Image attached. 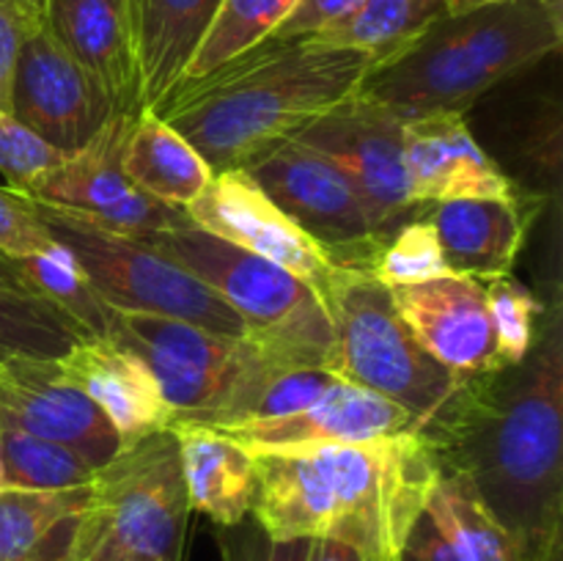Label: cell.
<instances>
[{"label":"cell","instance_id":"obj_29","mask_svg":"<svg viewBox=\"0 0 563 561\" xmlns=\"http://www.w3.org/2000/svg\"><path fill=\"white\" fill-rule=\"evenodd\" d=\"M0 267L14 284L25 286L27 292L53 302L66 317L75 319L88 336H104L108 306L88 284L75 256L60 242L53 251L31 253V256H3L0 253Z\"/></svg>","mask_w":563,"mask_h":561},{"label":"cell","instance_id":"obj_9","mask_svg":"<svg viewBox=\"0 0 563 561\" xmlns=\"http://www.w3.org/2000/svg\"><path fill=\"white\" fill-rule=\"evenodd\" d=\"M38 220L86 273L104 306L115 311L185 319L198 328L247 339L242 319L176 258L143 237L108 229L86 215L31 198Z\"/></svg>","mask_w":563,"mask_h":561},{"label":"cell","instance_id":"obj_22","mask_svg":"<svg viewBox=\"0 0 563 561\" xmlns=\"http://www.w3.org/2000/svg\"><path fill=\"white\" fill-rule=\"evenodd\" d=\"M223 0H124L141 108H157L187 75Z\"/></svg>","mask_w":563,"mask_h":561},{"label":"cell","instance_id":"obj_21","mask_svg":"<svg viewBox=\"0 0 563 561\" xmlns=\"http://www.w3.org/2000/svg\"><path fill=\"white\" fill-rule=\"evenodd\" d=\"M44 25L119 113H141L124 0H44Z\"/></svg>","mask_w":563,"mask_h":561},{"label":"cell","instance_id":"obj_25","mask_svg":"<svg viewBox=\"0 0 563 561\" xmlns=\"http://www.w3.org/2000/svg\"><path fill=\"white\" fill-rule=\"evenodd\" d=\"M121 168L137 190L176 209H187L214 176L201 154L152 110L132 121Z\"/></svg>","mask_w":563,"mask_h":561},{"label":"cell","instance_id":"obj_1","mask_svg":"<svg viewBox=\"0 0 563 561\" xmlns=\"http://www.w3.org/2000/svg\"><path fill=\"white\" fill-rule=\"evenodd\" d=\"M517 366L471 383L434 443L440 468L460 476L515 539L526 561H561L563 522V324L553 300Z\"/></svg>","mask_w":563,"mask_h":561},{"label":"cell","instance_id":"obj_43","mask_svg":"<svg viewBox=\"0 0 563 561\" xmlns=\"http://www.w3.org/2000/svg\"><path fill=\"white\" fill-rule=\"evenodd\" d=\"M542 3H548L550 9H553V11H559V14H563V9H561V0H542Z\"/></svg>","mask_w":563,"mask_h":561},{"label":"cell","instance_id":"obj_24","mask_svg":"<svg viewBox=\"0 0 563 561\" xmlns=\"http://www.w3.org/2000/svg\"><path fill=\"white\" fill-rule=\"evenodd\" d=\"M91 484L75 490L0 487V561H71Z\"/></svg>","mask_w":563,"mask_h":561},{"label":"cell","instance_id":"obj_5","mask_svg":"<svg viewBox=\"0 0 563 561\" xmlns=\"http://www.w3.org/2000/svg\"><path fill=\"white\" fill-rule=\"evenodd\" d=\"M319 297L333 324L335 377L401 407L434 449L473 380L454 377L418 344L390 289L368 270L335 267L319 286Z\"/></svg>","mask_w":563,"mask_h":561},{"label":"cell","instance_id":"obj_12","mask_svg":"<svg viewBox=\"0 0 563 561\" xmlns=\"http://www.w3.org/2000/svg\"><path fill=\"white\" fill-rule=\"evenodd\" d=\"M5 113L60 157H71L86 148L119 110L60 50L42 20L16 55Z\"/></svg>","mask_w":563,"mask_h":561},{"label":"cell","instance_id":"obj_20","mask_svg":"<svg viewBox=\"0 0 563 561\" xmlns=\"http://www.w3.org/2000/svg\"><path fill=\"white\" fill-rule=\"evenodd\" d=\"M58 369L110 418L124 446L137 443L174 421V413L146 363L108 336L82 339L71 346L69 355L60 358Z\"/></svg>","mask_w":563,"mask_h":561},{"label":"cell","instance_id":"obj_2","mask_svg":"<svg viewBox=\"0 0 563 561\" xmlns=\"http://www.w3.org/2000/svg\"><path fill=\"white\" fill-rule=\"evenodd\" d=\"M253 462L251 517L269 537L335 539L366 561H399L440 473L438 454L421 432L256 451Z\"/></svg>","mask_w":563,"mask_h":561},{"label":"cell","instance_id":"obj_30","mask_svg":"<svg viewBox=\"0 0 563 561\" xmlns=\"http://www.w3.org/2000/svg\"><path fill=\"white\" fill-rule=\"evenodd\" d=\"M93 473L97 468L66 446L0 427V487L75 490L91 484Z\"/></svg>","mask_w":563,"mask_h":561},{"label":"cell","instance_id":"obj_35","mask_svg":"<svg viewBox=\"0 0 563 561\" xmlns=\"http://www.w3.org/2000/svg\"><path fill=\"white\" fill-rule=\"evenodd\" d=\"M220 561H308L313 539H275L251 515L234 526H214Z\"/></svg>","mask_w":563,"mask_h":561},{"label":"cell","instance_id":"obj_39","mask_svg":"<svg viewBox=\"0 0 563 561\" xmlns=\"http://www.w3.org/2000/svg\"><path fill=\"white\" fill-rule=\"evenodd\" d=\"M363 0H297L291 14L278 25L269 38H313L322 31L333 28L335 22L346 20Z\"/></svg>","mask_w":563,"mask_h":561},{"label":"cell","instance_id":"obj_42","mask_svg":"<svg viewBox=\"0 0 563 561\" xmlns=\"http://www.w3.org/2000/svg\"><path fill=\"white\" fill-rule=\"evenodd\" d=\"M443 3L449 14H462V11L484 9V6H495V3H509V0H443Z\"/></svg>","mask_w":563,"mask_h":561},{"label":"cell","instance_id":"obj_7","mask_svg":"<svg viewBox=\"0 0 563 561\" xmlns=\"http://www.w3.org/2000/svg\"><path fill=\"white\" fill-rule=\"evenodd\" d=\"M148 242L209 286L247 330V339L291 366L335 374V339L319 292L269 258L247 253L192 220Z\"/></svg>","mask_w":563,"mask_h":561},{"label":"cell","instance_id":"obj_11","mask_svg":"<svg viewBox=\"0 0 563 561\" xmlns=\"http://www.w3.org/2000/svg\"><path fill=\"white\" fill-rule=\"evenodd\" d=\"M401 135L405 121L357 91L311 121L291 141L344 170L366 201L374 229L390 237L401 223L412 220V212L427 209L418 207L410 196Z\"/></svg>","mask_w":563,"mask_h":561},{"label":"cell","instance_id":"obj_14","mask_svg":"<svg viewBox=\"0 0 563 561\" xmlns=\"http://www.w3.org/2000/svg\"><path fill=\"white\" fill-rule=\"evenodd\" d=\"M0 427L66 446L97 471L124 449L110 418L64 377L58 361L0 363Z\"/></svg>","mask_w":563,"mask_h":561},{"label":"cell","instance_id":"obj_19","mask_svg":"<svg viewBox=\"0 0 563 561\" xmlns=\"http://www.w3.org/2000/svg\"><path fill=\"white\" fill-rule=\"evenodd\" d=\"M427 209L449 273L493 280L515 267L539 201L511 193L500 198H451Z\"/></svg>","mask_w":563,"mask_h":561},{"label":"cell","instance_id":"obj_41","mask_svg":"<svg viewBox=\"0 0 563 561\" xmlns=\"http://www.w3.org/2000/svg\"><path fill=\"white\" fill-rule=\"evenodd\" d=\"M308 561H366V559L344 542H335V539H313Z\"/></svg>","mask_w":563,"mask_h":561},{"label":"cell","instance_id":"obj_4","mask_svg":"<svg viewBox=\"0 0 563 561\" xmlns=\"http://www.w3.org/2000/svg\"><path fill=\"white\" fill-rule=\"evenodd\" d=\"M561 42L563 14L542 0L445 14L410 47L374 66L361 94L401 121L465 116L482 94L548 58Z\"/></svg>","mask_w":563,"mask_h":561},{"label":"cell","instance_id":"obj_8","mask_svg":"<svg viewBox=\"0 0 563 561\" xmlns=\"http://www.w3.org/2000/svg\"><path fill=\"white\" fill-rule=\"evenodd\" d=\"M190 512L176 429H157L93 473L71 561H181Z\"/></svg>","mask_w":563,"mask_h":561},{"label":"cell","instance_id":"obj_32","mask_svg":"<svg viewBox=\"0 0 563 561\" xmlns=\"http://www.w3.org/2000/svg\"><path fill=\"white\" fill-rule=\"evenodd\" d=\"M368 273L385 286H407L421 280L451 275L440 253L438 237L427 218H412L401 223L379 248Z\"/></svg>","mask_w":563,"mask_h":561},{"label":"cell","instance_id":"obj_15","mask_svg":"<svg viewBox=\"0 0 563 561\" xmlns=\"http://www.w3.org/2000/svg\"><path fill=\"white\" fill-rule=\"evenodd\" d=\"M198 229L247 253L269 258L319 292L335 264L328 253L297 229L242 168L220 170L185 209Z\"/></svg>","mask_w":563,"mask_h":561},{"label":"cell","instance_id":"obj_33","mask_svg":"<svg viewBox=\"0 0 563 561\" xmlns=\"http://www.w3.org/2000/svg\"><path fill=\"white\" fill-rule=\"evenodd\" d=\"M484 295H487L500 361L506 366H517L531 352L537 339V319H542L544 302L526 284L511 278V273L489 280Z\"/></svg>","mask_w":563,"mask_h":561},{"label":"cell","instance_id":"obj_40","mask_svg":"<svg viewBox=\"0 0 563 561\" xmlns=\"http://www.w3.org/2000/svg\"><path fill=\"white\" fill-rule=\"evenodd\" d=\"M401 553L410 556L412 561H462L460 556L454 553V548L445 542L443 534L438 531V526L429 520L427 512L412 522Z\"/></svg>","mask_w":563,"mask_h":561},{"label":"cell","instance_id":"obj_36","mask_svg":"<svg viewBox=\"0 0 563 561\" xmlns=\"http://www.w3.org/2000/svg\"><path fill=\"white\" fill-rule=\"evenodd\" d=\"M60 154L25 130L20 121L0 110V174L16 193L36 182L44 170L60 163Z\"/></svg>","mask_w":563,"mask_h":561},{"label":"cell","instance_id":"obj_18","mask_svg":"<svg viewBox=\"0 0 563 561\" xmlns=\"http://www.w3.org/2000/svg\"><path fill=\"white\" fill-rule=\"evenodd\" d=\"M401 157L418 207L451 198H500L515 193L504 170L471 135L465 116L443 113L405 121Z\"/></svg>","mask_w":563,"mask_h":561},{"label":"cell","instance_id":"obj_17","mask_svg":"<svg viewBox=\"0 0 563 561\" xmlns=\"http://www.w3.org/2000/svg\"><path fill=\"white\" fill-rule=\"evenodd\" d=\"M247 451H297L328 443H368L405 432H421L394 402L350 380H335L328 394L306 410L280 418L218 424L209 427ZM423 435V432H421Z\"/></svg>","mask_w":563,"mask_h":561},{"label":"cell","instance_id":"obj_3","mask_svg":"<svg viewBox=\"0 0 563 561\" xmlns=\"http://www.w3.org/2000/svg\"><path fill=\"white\" fill-rule=\"evenodd\" d=\"M374 69L366 53L319 38H267L209 75L159 99L157 113L203 163L242 168L361 91Z\"/></svg>","mask_w":563,"mask_h":561},{"label":"cell","instance_id":"obj_34","mask_svg":"<svg viewBox=\"0 0 563 561\" xmlns=\"http://www.w3.org/2000/svg\"><path fill=\"white\" fill-rule=\"evenodd\" d=\"M335 374L328 369L317 366H286L280 372H275L267 380V385L258 394L256 405H253L251 416L253 418H280L291 416V413L306 410L308 405H313L317 399H322L330 391V385L335 383Z\"/></svg>","mask_w":563,"mask_h":561},{"label":"cell","instance_id":"obj_44","mask_svg":"<svg viewBox=\"0 0 563 561\" xmlns=\"http://www.w3.org/2000/svg\"><path fill=\"white\" fill-rule=\"evenodd\" d=\"M399 561H412V559H410V556H407V553H401Z\"/></svg>","mask_w":563,"mask_h":561},{"label":"cell","instance_id":"obj_37","mask_svg":"<svg viewBox=\"0 0 563 561\" xmlns=\"http://www.w3.org/2000/svg\"><path fill=\"white\" fill-rule=\"evenodd\" d=\"M53 240L38 220L33 201L14 187L0 185V253L3 256H31V253L53 251Z\"/></svg>","mask_w":563,"mask_h":561},{"label":"cell","instance_id":"obj_28","mask_svg":"<svg viewBox=\"0 0 563 561\" xmlns=\"http://www.w3.org/2000/svg\"><path fill=\"white\" fill-rule=\"evenodd\" d=\"M423 512L462 561H526L515 539L484 509L473 490L443 468Z\"/></svg>","mask_w":563,"mask_h":561},{"label":"cell","instance_id":"obj_6","mask_svg":"<svg viewBox=\"0 0 563 561\" xmlns=\"http://www.w3.org/2000/svg\"><path fill=\"white\" fill-rule=\"evenodd\" d=\"M104 336L146 363L174 413L170 424L218 427L245 421L267 380L291 366L251 339L110 306Z\"/></svg>","mask_w":563,"mask_h":561},{"label":"cell","instance_id":"obj_38","mask_svg":"<svg viewBox=\"0 0 563 561\" xmlns=\"http://www.w3.org/2000/svg\"><path fill=\"white\" fill-rule=\"evenodd\" d=\"M42 20L44 0H0V110H5L22 42L42 25Z\"/></svg>","mask_w":563,"mask_h":561},{"label":"cell","instance_id":"obj_13","mask_svg":"<svg viewBox=\"0 0 563 561\" xmlns=\"http://www.w3.org/2000/svg\"><path fill=\"white\" fill-rule=\"evenodd\" d=\"M137 116H115L86 148L44 170L36 182L22 190V196L86 215L108 229L143 237V240L187 223L190 218L185 209L168 207L148 193L137 190L121 168L126 132Z\"/></svg>","mask_w":563,"mask_h":561},{"label":"cell","instance_id":"obj_23","mask_svg":"<svg viewBox=\"0 0 563 561\" xmlns=\"http://www.w3.org/2000/svg\"><path fill=\"white\" fill-rule=\"evenodd\" d=\"M179 438L181 473L192 512L214 526L245 520L256 498V462L247 449L225 435L196 424H170Z\"/></svg>","mask_w":563,"mask_h":561},{"label":"cell","instance_id":"obj_10","mask_svg":"<svg viewBox=\"0 0 563 561\" xmlns=\"http://www.w3.org/2000/svg\"><path fill=\"white\" fill-rule=\"evenodd\" d=\"M242 170L335 267H372L388 237L374 229L357 187L328 157L284 141L242 165Z\"/></svg>","mask_w":563,"mask_h":561},{"label":"cell","instance_id":"obj_27","mask_svg":"<svg viewBox=\"0 0 563 561\" xmlns=\"http://www.w3.org/2000/svg\"><path fill=\"white\" fill-rule=\"evenodd\" d=\"M443 0H363L346 20L322 31L319 42L366 53L374 66L410 47L423 31L445 16Z\"/></svg>","mask_w":563,"mask_h":561},{"label":"cell","instance_id":"obj_31","mask_svg":"<svg viewBox=\"0 0 563 561\" xmlns=\"http://www.w3.org/2000/svg\"><path fill=\"white\" fill-rule=\"evenodd\" d=\"M295 3L297 0H223L196 58L187 66L185 80L209 75L218 66L234 61L236 55L267 42L280 22L291 14Z\"/></svg>","mask_w":563,"mask_h":561},{"label":"cell","instance_id":"obj_26","mask_svg":"<svg viewBox=\"0 0 563 561\" xmlns=\"http://www.w3.org/2000/svg\"><path fill=\"white\" fill-rule=\"evenodd\" d=\"M82 339L91 336L75 319L14 284L0 267V363L60 361Z\"/></svg>","mask_w":563,"mask_h":561},{"label":"cell","instance_id":"obj_16","mask_svg":"<svg viewBox=\"0 0 563 561\" xmlns=\"http://www.w3.org/2000/svg\"><path fill=\"white\" fill-rule=\"evenodd\" d=\"M388 289L418 344L454 377L476 380L506 366L498 355L482 280L443 275Z\"/></svg>","mask_w":563,"mask_h":561}]
</instances>
